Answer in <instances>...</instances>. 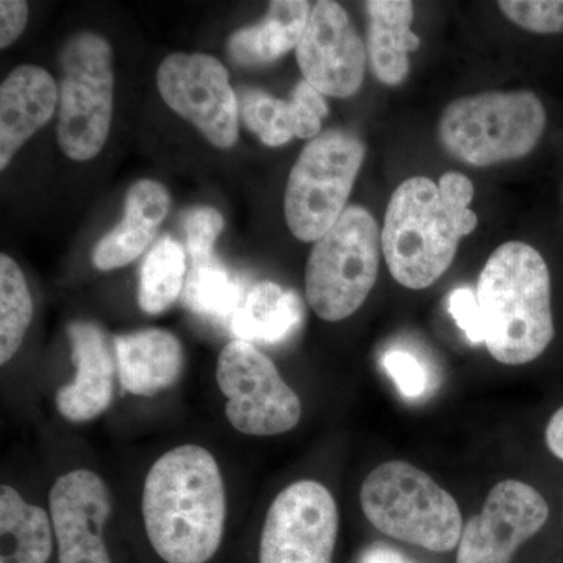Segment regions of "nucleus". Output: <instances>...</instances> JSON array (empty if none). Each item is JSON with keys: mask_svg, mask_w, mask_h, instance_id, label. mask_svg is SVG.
I'll list each match as a JSON object with an SVG mask.
<instances>
[{"mask_svg": "<svg viewBox=\"0 0 563 563\" xmlns=\"http://www.w3.org/2000/svg\"><path fill=\"white\" fill-rule=\"evenodd\" d=\"M224 481L217 459L198 444L163 454L144 481L143 518L155 553L168 563H207L224 533Z\"/></svg>", "mask_w": 563, "mask_h": 563, "instance_id": "1", "label": "nucleus"}, {"mask_svg": "<svg viewBox=\"0 0 563 563\" xmlns=\"http://www.w3.org/2000/svg\"><path fill=\"white\" fill-rule=\"evenodd\" d=\"M472 180L446 173L439 184L428 177L404 180L393 192L383 229V252L393 279L424 290L450 269L463 236L476 229L470 209Z\"/></svg>", "mask_w": 563, "mask_h": 563, "instance_id": "2", "label": "nucleus"}, {"mask_svg": "<svg viewBox=\"0 0 563 563\" xmlns=\"http://www.w3.org/2000/svg\"><path fill=\"white\" fill-rule=\"evenodd\" d=\"M484 344L496 362H533L554 339L551 276L539 251L521 242L493 251L477 280Z\"/></svg>", "mask_w": 563, "mask_h": 563, "instance_id": "3", "label": "nucleus"}, {"mask_svg": "<svg viewBox=\"0 0 563 563\" xmlns=\"http://www.w3.org/2000/svg\"><path fill=\"white\" fill-rule=\"evenodd\" d=\"M361 504L369 523L391 539L432 553H450L461 542L457 501L410 463L390 461L374 468L363 481Z\"/></svg>", "mask_w": 563, "mask_h": 563, "instance_id": "4", "label": "nucleus"}, {"mask_svg": "<svg viewBox=\"0 0 563 563\" xmlns=\"http://www.w3.org/2000/svg\"><path fill=\"white\" fill-rule=\"evenodd\" d=\"M547 111L531 91H488L443 110L439 140L455 161L484 166L518 161L542 139Z\"/></svg>", "mask_w": 563, "mask_h": 563, "instance_id": "5", "label": "nucleus"}, {"mask_svg": "<svg viewBox=\"0 0 563 563\" xmlns=\"http://www.w3.org/2000/svg\"><path fill=\"white\" fill-rule=\"evenodd\" d=\"M383 232L368 210L351 206L314 242L306 268V296L321 320L357 312L377 280Z\"/></svg>", "mask_w": 563, "mask_h": 563, "instance_id": "6", "label": "nucleus"}, {"mask_svg": "<svg viewBox=\"0 0 563 563\" xmlns=\"http://www.w3.org/2000/svg\"><path fill=\"white\" fill-rule=\"evenodd\" d=\"M365 158V144L355 133L328 131L303 146L285 190L284 211L296 239L320 240L347 209Z\"/></svg>", "mask_w": 563, "mask_h": 563, "instance_id": "7", "label": "nucleus"}, {"mask_svg": "<svg viewBox=\"0 0 563 563\" xmlns=\"http://www.w3.org/2000/svg\"><path fill=\"white\" fill-rule=\"evenodd\" d=\"M57 139L70 161L87 162L102 151L113 117V52L98 33H76L60 55Z\"/></svg>", "mask_w": 563, "mask_h": 563, "instance_id": "8", "label": "nucleus"}, {"mask_svg": "<svg viewBox=\"0 0 563 563\" xmlns=\"http://www.w3.org/2000/svg\"><path fill=\"white\" fill-rule=\"evenodd\" d=\"M217 380L228 398V420L239 432L279 435L301 420V399L282 379L272 358L252 343L235 340L221 351Z\"/></svg>", "mask_w": 563, "mask_h": 563, "instance_id": "9", "label": "nucleus"}, {"mask_svg": "<svg viewBox=\"0 0 563 563\" xmlns=\"http://www.w3.org/2000/svg\"><path fill=\"white\" fill-rule=\"evenodd\" d=\"M339 507L328 487L298 481L274 499L261 539V563H332Z\"/></svg>", "mask_w": 563, "mask_h": 563, "instance_id": "10", "label": "nucleus"}, {"mask_svg": "<svg viewBox=\"0 0 563 563\" xmlns=\"http://www.w3.org/2000/svg\"><path fill=\"white\" fill-rule=\"evenodd\" d=\"M163 101L220 150L239 140V96L232 90L228 69L206 54L168 55L157 70Z\"/></svg>", "mask_w": 563, "mask_h": 563, "instance_id": "11", "label": "nucleus"}, {"mask_svg": "<svg viewBox=\"0 0 563 563\" xmlns=\"http://www.w3.org/2000/svg\"><path fill=\"white\" fill-rule=\"evenodd\" d=\"M550 507L542 493L521 481L492 488L483 510L463 525L455 563H512L521 544L547 525Z\"/></svg>", "mask_w": 563, "mask_h": 563, "instance_id": "12", "label": "nucleus"}, {"mask_svg": "<svg viewBox=\"0 0 563 563\" xmlns=\"http://www.w3.org/2000/svg\"><path fill=\"white\" fill-rule=\"evenodd\" d=\"M296 60L307 84L321 95L351 98L365 79L366 44L340 3L321 0L310 11Z\"/></svg>", "mask_w": 563, "mask_h": 563, "instance_id": "13", "label": "nucleus"}, {"mask_svg": "<svg viewBox=\"0 0 563 563\" xmlns=\"http://www.w3.org/2000/svg\"><path fill=\"white\" fill-rule=\"evenodd\" d=\"M58 563H111L103 528L111 514L109 488L90 470L58 477L49 493Z\"/></svg>", "mask_w": 563, "mask_h": 563, "instance_id": "14", "label": "nucleus"}, {"mask_svg": "<svg viewBox=\"0 0 563 563\" xmlns=\"http://www.w3.org/2000/svg\"><path fill=\"white\" fill-rule=\"evenodd\" d=\"M68 336L76 377L55 395L58 412L85 422L109 409L114 391V362L106 333L92 322H74Z\"/></svg>", "mask_w": 563, "mask_h": 563, "instance_id": "15", "label": "nucleus"}, {"mask_svg": "<svg viewBox=\"0 0 563 563\" xmlns=\"http://www.w3.org/2000/svg\"><path fill=\"white\" fill-rule=\"evenodd\" d=\"M60 91L54 77L38 66H20L0 87V168L10 165L22 144L51 121Z\"/></svg>", "mask_w": 563, "mask_h": 563, "instance_id": "16", "label": "nucleus"}, {"mask_svg": "<svg viewBox=\"0 0 563 563\" xmlns=\"http://www.w3.org/2000/svg\"><path fill=\"white\" fill-rule=\"evenodd\" d=\"M169 206L168 191L158 181L144 179L132 185L125 198L124 218L92 252L96 268L110 272L139 258L157 235Z\"/></svg>", "mask_w": 563, "mask_h": 563, "instance_id": "17", "label": "nucleus"}, {"mask_svg": "<svg viewBox=\"0 0 563 563\" xmlns=\"http://www.w3.org/2000/svg\"><path fill=\"white\" fill-rule=\"evenodd\" d=\"M122 388L136 396H154L179 379L184 350L176 335L163 329H144L114 339Z\"/></svg>", "mask_w": 563, "mask_h": 563, "instance_id": "18", "label": "nucleus"}, {"mask_svg": "<svg viewBox=\"0 0 563 563\" xmlns=\"http://www.w3.org/2000/svg\"><path fill=\"white\" fill-rule=\"evenodd\" d=\"M368 14L366 54L374 77L388 87L401 85L409 76L412 52L420 38L412 32L413 3L409 0H372L365 3Z\"/></svg>", "mask_w": 563, "mask_h": 563, "instance_id": "19", "label": "nucleus"}, {"mask_svg": "<svg viewBox=\"0 0 563 563\" xmlns=\"http://www.w3.org/2000/svg\"><path fill=\"white\" fill-rule=\"evenodd\" d=\"M303 320L301 298L274 282L263 280L244 295L231 320L236 340L247 343L287 342Z\"/></svg>", "mask_w": 563, "mask_h": 563, "instance_id": "20", "label": "nucleus"}, {"mask_svg": "<svg viewBox=\"0 0 563 563\" xmlns=\"http://www.w3.org/2000/svg\"><path fill=\"white\" fill-rule=\"evenodd\" d=\"M306 0H276L258 24L233 33L229 52L242 66H262L279 60L298 47L310 18Z\"/></svg>", "mask_w": 563, "mask_h": 563, "instance_id": "21", "label": "nucleus"}, {"mask_svg": "<svg viewBox=\"0 0 563 563\" xmlns=\"http://www.w3.org/2000/svg\"><path fill=\"white\" fill-rule=\"evenodd\" d=\"M54 536L46 510L25 501L10 485L0 487V563H47Z\"/></svg>", "mask_w": 563, "mask_h": 563, "instance_id": "22", "label": "nucleus"}, {"mask_svg": "<svg viewBox=\"0 0 563 563\" xmlns=\"http://www.w3.org/2000/svg\"><path fill=\"white\" fill-rule=\"evenodd\" d=\"M185 252L173 236L165 235L154 244L141 268L139 301L143 312H165L185 284Z\"/></svg>", "mask_w": 563, "mask_h": 563, "instance_id": "23", "label": "nucleus"}, {"mask_svg": "<svg viewBox=\"0 0 563 563\" xmlns=\"http://www.w3.org/2000/svg\"><path fill=\"white\" fill-rule=\"evenodd\" d=\"M185 303L192 312L231 322L244 298L242 282L217 258L192 263L185 280Z\"/></svg>", "mask_w": 563, "mask_h": 563, "instance_id": "24", "label": "nucleus"}, {"mask_svg": "<svg viewBox=\"0 0 563 563\" xmlns=\"http://www.w3.org/2000/svg\"><path fill=\"white\" fill-rule=\"evenodd\" d=\"M33 317V301L20 266L9 255L0 257V363L20 351Z\"/></svg>", "mask_w": 563, "mask_h": 563, "instance_id": "25", "label": "nucleus"}, {"mask_svg": "<svg viewBox=\"0 0 563 563\" xmlns=\"http://www.w3.org/2000/svg\"><path fill=\"white\" fill-rule=\"evenodd\" d=\"M240 118L266 146H282L295 136L290 101H282L258 88H242Z\"/></svg>", "mask_w": 563, "mask_h": 563, "instance_id": "26", "label": "nucleus"}, {"mask_svg": "<svg viewBox=\"0 0 563 563\" xmlns=\"http://www.w3.org/2000/svg\"><path fill=\"white\" fill-rule=\"evenodd\" d=\"M498 9L525 31L543 35L563 32V0H501Z\"/></svg>", "mask_w": 563, "mask_h": 563, "instance_id": "27", "label": "nucleus"}, {"mask_svg": "<svg viewBox=\"0 0 563 563\" xmlns=\"http://www.w3.org/2000/svg\"><path fill=\"white\" fill-rule=\"evenodd\" d=\"M224 220L220 211L211 207H198L185 213L184 229L192 263H202L214 257V242L220 236Z\"/></svg>", "mask_w": 563, "mask_h": 563, "instance_id": "28", "label": "nucleus"}, {"mask_svg": "<svg viewBox=\"0 0 563 563\" xmlns=\"http://www.w3.org/2000/svg\"><path fill=\"white\" fill-rule=\"evenodd\" d=\"M290 106L295 136L313 140L320 135L322 118L329 111L321 92L306 80L299 81L291 92Z\"/></svg>", "mask_w": 563, "mask_h": 563, "instance_id": "29", "label": "nucleus"}, {"mask_svg": "<svg viewBox=\"0 0 563 563\" xmlns=\"http://www.w3.org/2000/svg\"><path fill=\"white\" fill-rule=\"evenodd\" d=\"M385 372L390 374L399 391L407 398H418L426 390V372L421 362L410 352L391 350L383 357Z\"/></svg>", "mask_w": 563, "mask_h": 563, "instance_id": "30", "label": "nucleus"}, {"mask_svg": "<svg viewBox=\"0 0 563 563\" xmlns=\"http://www.w3.org/2000/svg\"><path fill=\"white\" fill-rule=\"evenodd\" d=\"M448 310L453 314L466 339L474 344L484 343L483 320L477 307L476 292L470 288H457L448 299Z\"/></svg>", "mask_w": 563, "mask_h": 563, "instance_id": "31", "label": "nucleus"}, {"mask_svg": "<svg viewBox=\"0 0 563 563\" xmlns=\"http://www.w3.org/2000/svg\"><path fill=\"white\" fill-rule=\"evenodd\" d=\"M29 20V5L24 0L0 2V47L5 49L20 38Z\"/></svg>", "mask_w": 563, "mask_h": 563, "instance_id": "32", "label": "nucleus"}, {"mask_svg": "<svg viewBox=\"0 0 563 563\" xmlns=\"http://www.w3.org/2000/svg\"><path fill=\"white\" fill-rule=\"evenodd\" d=\"M361 563H417L407 558L401 551L388 547V544L376 543L363 551Z\"/></svg>", "mask_w": 563, "mask_h": 563, "instance_id": "33", "label": "nucleus"}, {"mask_svg": "<svg viewBox=\"0 0 563 563\" xmlns=\"http://www.w3.org/2000/svg\"><path fill=\"white\" fill-rule=\"evenodd\" d=\"M548 450L563 462V406L551 417L544 432Z\"/></svg>", "mask_w": 563, "mask_h": 563, "instance_id": "34", "label": "nucleus"}]
</instances>
